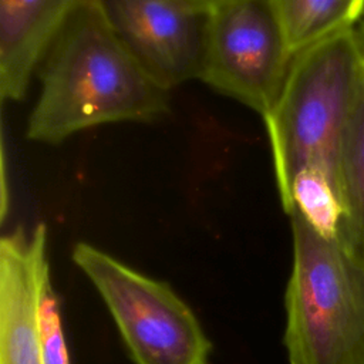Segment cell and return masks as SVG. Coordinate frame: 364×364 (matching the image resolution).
<instances>
[{"mask_svg":"<svg viewBox=\"0 0 364 364\" xmlns=\"http://www.w3.org/2000/svg\"><path fill=\"white\" fill-rule=\"evenodd\" d=\"M41 90L27 138L60 144L91 127L158 119L169 91L135 60L114 31L101 0H77L41 60Z\"/></svg>","mask_w":364,"mask_h":364,"instance_id":"6da1fadb","label":"cell"},{"mask_svg":"<svg viewBox=\"0 0 364 364\" xmlns=\"http://www.w3.org/2000/svg\"><path fill=\"white\" fill-rule=\"evenodd\" d=\"M361 73L353 28L294 54L277 102L263 118L282 205L304 168L324 171L338 191L340 149Z\"/></svg>","mask_w":364,"mask_h":364,"instance_id":"7a4b0ae2","label":"cell"},{"mask_svg":"<svg viewBox=\"0 0 364 364\" xmlns=\"http://www.w3.org/2000/svg\"><path fill=\"white\" fill-rule=\"evenodd\" d=\"M284 291L289 364H364V269L297 212Z\"/></svg>","mask_w":364,"mask_h":364,"instance_id":"3957f363","label":"cell"},{"mask_svg":"<svg viewBox=\"0 0 364 364\" xmlns=\"http://www.w3.org/2000/svg\"><path fill=\"white\" fill-rule=\"evenodd\" d=\"M71 259L107 306L134 364H210L206 331L168 283L88 242H77Z\"/></svg>","mask_w":364,"mask_h":364,"instance_id":"277c9868","label":"cell"},{"mask_svg":"<svg viewBox=\"0 0 364 364\" xmlns=\"http://www.w3.org/2000/svg\"><path fill=\"white\" fill-rule=\"evenodd\" d=\"M293 57L273 0H226L208 10L199 80L263 118L277 102Z\"/></svg>","mask_w":364,"mask_h":364,"instance_id":"5b68a950","label":"cell"},{"mask_svg":"<svg viewBox=\"0 0 364 364\" xmlns=\"http://www.w3.org/2000/svg\"><path fill=\"white\" fill-rule=\"evenodd\" d=\"M114 31L165 90L199 78L208 10L185 0H101Z\"/></svg>","mask_w":364,"mask_h":364,"instance_id":"8992f818","label":"cell"},{"mask_svg":"<svg viewBox=\"0 0 364 364\" xmlns=\"http://www.w3.org/2000/svg\"><path fill=\"white\" fill-rule=\"evenodd\" d=\"M47 226L16 228L0 240V364H44L37 296L50 267Z\"/></svg>","mask_w":364,"mask_h":364,"instance_id":"52a82bcc","label":"cell"},{"mask_svg":"<svg viewBox=\"0 0 364 364\" xmlns=\"http://www.w3.org/2000/svg\"><path fill=\"white\" fill-rule=\"evenodd\" d=\"M77 0H0V92L24 98L31 74Z\"/></svg>","mask_w":364,"mask_h":364,"instance_id":"ba28073f","label":"cell"},{"mask_svg":"<svg viewBox=\"0 0 364 364\" xmlns=\"http://www.w3.org/2000/svg\"><path fill=\"white\" fill-rule=\"evenodd\" d=\"M338 191L343 216L336 242L364 269V70L341 142Z\"/></svg>","mask_w":364,"mask_h":364,"instance_id":"9c48e42d","label":"cell"},{"mask_svg":"<svg viewBox=\"0 0 364 364\" xmlns=\"http://www.w3.org/2000/svg\"><path fill=\"white\" fill-rule=\"evenodd\" d=\"M291 54L353 28L364 0H273Z\"/></svg>","mask_w":364,"mask_h":364,"instance_id":"30bf717a","label":"cell"},{"mask_svg":"<svg viewBox=\"0 0 364 364\" xmlns=\"http://www.w3.org/2000/svg\"><path fill=\"white\" fill-rule=\"evenodd\" d=\"M290 215L297 212L321 236L336 240L343 208L338 191L330 176L318 168H304L291 181L286 202Z\"/></svg>","mask_w":364,"mask_h":364,"instance_id":"8fae6325","label":"cell"},{"mask_svg":"<svg viewBox=\"0 0 364 364\" xmlns=\"http://www.w3.org/2000/svg\"><path fill=\"white\" fill-rule=\"evenodd\" d=\"M37 321L44 364H71L63 326L61 304L51 282L50 267L43 273L40 280Z\"/></svg>","mask_w":364,"mask_h":364,"instance_id":"7c38bea8","label":"cell"},{"mask_svg":"<svg viewBox=\"0 0 364 364\" xmlns=\"http://www.w3.org/2000/svg\"><path fill=\"white\" fill-rule=\"evenodd\" d=\"M353 37H354V46L355 53L360 61L361 68L364 70V18L360 21L358 27H353Z\"/></svg>","mask_w":364,"mask_h":364,"instance_id":"4fadbf2b","label":"cell"},{"mask_svg":"<svg viewBox=\"0 0 364 364\" xmlns=\"http://www.w3.org/2000/svg\"><path fill=\"white\" fill-rule=\"evenodd\" d=\"M185 1H188L189 4H192V6L198 7V9L209 10V9H212L213 6H216V4H219V3H223V1H226V0H185Z\"/></svg>","mask_w":364,"mask_h":364,"instance_id":"5bb4252c","label":"cell"}]
</instances>
